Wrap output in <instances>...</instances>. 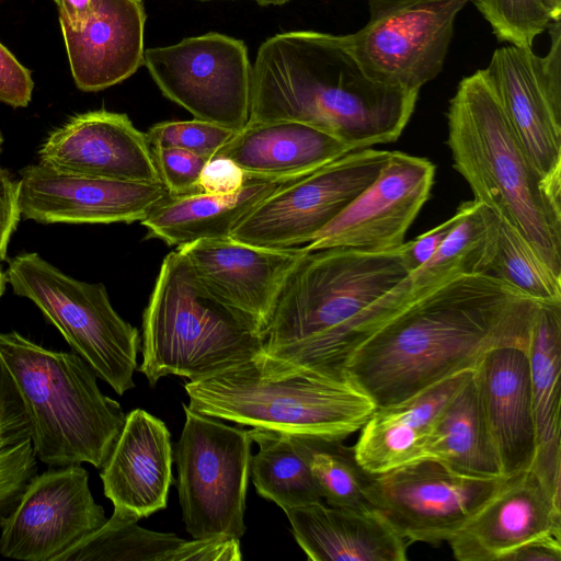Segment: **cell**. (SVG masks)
Wrapping results in <instances>:
<instances>
[{
  "label": "cell",
  "instance_id": "6da1fadb",
  "mask_svg": "<svg viewBox=\"0 0 561 561\" xmlns=\"http://www.w3.org/2000/svg\"><path fill=\"white\" fill-rule=\"evenodd\" d=\"M538 305L494 276H454L385 321L344 375L376 408L400 403L473 370L491 350L527 348Z\"/></svg>",
  "mask_w": 561,
  "mask_h": 561
},
{
  "label": "cell",
  "instance_id": "7a4b0ae2",
  "mask_svg": "<svg viewBox=\"0 0 561 561\" xmlns=\"http://www.w3.org/2000/svg\"><path fill=\"white\" fill-rule=\"evenodd\" d=\"M417 296L400 247L307 251L280 291L263 352L346 378L345 366L358 346Z\"/></svg>",
  "mask_w": 561,
  "mask_h": 561
},
{
  "label": "cell",
  "instance_id": "3957f363",
  "mask_svg": "<svg viewBox=\"0 0 561 561\" xmlns=\"http://www.w3.org/2000/svg\"><path fill=\"white\" fill-rule=\"evenodd\" d=\"M419 93L373 81L333 34L293 31L257 49L249 121L305 123L356 151L398 140Z\"/></svg>",
  "mask_w": 561,
  "mask_h": 561
},
{
  "label": "cell",
  "instance_id": "277c9868",
  "mask_svg": "<svg viewBox=\"0 0 561 561\" xmlns=\"http://www.w3.org/2000/svg\"><path fill=\"white\" fill-rule=\"evenodd\" d=\"M447 126L453 165L474 199L511 225L561 277V195L527 156L484 69L458 83Z\"/></svg>",
  "mask_w": 561,
  "mask_h": 561
},
{
  "label": "cell",
  "instance_id": "5b68a950",
  "mask_svg": "<svg viewBox=\"0 0 561 561\" xmlns=\"http://www.w3.org/2000/svg\"><path fill=\"white\" fill-rule=\"evenodd\" d=\"M0 376L20 404L36 459L54 468L88 462L102 469L126 415L80 355L15 331L0 333Z\"/></svg>",
  "mask_w": 561,
  "mask_h": 561
},
{
  "label": "cell",
  "instance_id": "8992f818",
  "mask_svg": "<svg viewBox=\"0 0 561 561\" xmlns=\"http://www.w3.org/2000/svg\"><path fill=\"white\" fill-rule=\"evenodd\" d=\"M188 408L241 425L344 439L359 431L374 402L347 378H334L263 351L185 382Z\"/></svg>",
  "mask_w": 561,
  "mask_h": 561
},
{
  "label": "cell",
  "instance_id": "52a82bcc",
  "mask_svg": "<svg viewBox=\"0 0 561 561\" xmlns=\"http://www.w3.org/2000/svg\"><path fill=\"white\" fill-rule=\"evenodd\" d=\"M264 333L213 295L178 249L162 261L142 316V360L150 386L169 375L204 378L263 351Z\"/></svg>",
  "mask_w": 561,
  "mask_h": 561
},
{
  "label": "cell",
  "instance_id": "ba28073f",
  "mask_svg": "<svg viewBox=\"0 0 561 561\" xmlns=\"http://www.w3.org/2000/svg\"><path fill=\"white\" fill-rule=\"evenodd\" d=\"M8 263L13 293L32 300L99 378L119 396L135 387L139 332L115 311L103 284L75 279L34 252Z\"/></svg>",
  "mask_w": 561,
  "mask_h": 561
},
{
  "label": "cell",
  "instance_id": "9c48e42d",
  "mask_svg": "<svg viewBox=\"0 0 561 561\" xmlns=\"http://www.w3.org/2000/svg\"><path fill=\"white\" fill-rule=\"evenodd\" d=\"M182 407L185 422L173 459L185 529L194 539L240 540L252 457L249 431Z\"/></svg>",
  "mask_w": 561,
  "mask_h": 561
},
{
  "label": "cell",
  "instance_id": "30bf717a",
  "mask_svg": "<svg viewBox=\"0 0 561 561\" xmlns=\"http://www.w3.org/2000/svg\"><path fill=\"white\" fill-rule=\"evenodd\" d=\"M470 0H369L368 21L335 35L373 81L420 92L444 67L455 21Z\"/></svg>",
  "mask_w": 561,
  "mask_h": 561
},
{
  "label": "cell",
  "instance_id": "8fae6325",
  "mask_svg": "<svg viewBox=\"0 0 561 561\" xmlns=\"http://www.w3.org/2000/svg\"><path fill=\"white\" fill-rule=\"evenodd\" d=\"M389 150L348 152L300 179L282 183L232 230L230 238L256 247H304L379 175Z\"/></svg>",
  "mask_w": 561,
  "mask_h": 561
},
{
  "label": "cell",
  "instance_id": "7c38bea8",
  "mask_svg": "<svg viewBox=\"0 0 561 561\" xmlns=\"http://www.w3.org/2000/svg\"><path fill=\"white\" fill-rule=\"evenodd\" d=\"M144 65L165 98L194 118L234 131L250 117L252 65L245 44L207 33L145 49Z\"/></svg>",
  "mask_w": 561,
  "mask_h": 561
},
{
  "label": "cell",
  "instance_id": "4fadbf2b",
  "mask_svg": "<svg viewBox=\"0 0 561 561\" xmlns=\"http://www.w3.org/2000/svg\"><path fill=\"white\" fill-rule=\"evenodd\" d=\"M502 477H473L423 459L373 474L367 496L408 542L449 541L500 490Z\"/></svg>",
  "mask_w": 561,
  "mask_h": 561
},
{
  "label": "cell",
  "instance_id": "5bb4252c",
  "mask_svg": "<svg viewBox=\"0 0 561 561\" xmlns=\"http://www.w3.org/2000/svg\"><path fill=\"white\" fill-rule=\"evenodd\" d=\"M548 28L545 56L506 44L494 50L484 71L527 156L561 195V20Z\"/></svg>",
  "mask_w": 561,
  "mask_h": 561
},
{
  "label": "cell",
  "instance_id": "9a60e30c",
  "mask_svg": "<svg viewBox=\"0 0 561 561\" xmlns=\"http://www.w3.org/2000/svg\"><path fill=\"white\" fill-rule=\"evenodd\" d=\"M81 465L36 474L1 527L0 554L23 561H54L106 522Z\"/></svg>",
  "mask_w": 561,
  "mask_h": 561
},
{
  "label": "cell",
  "instance_id": "2e32d148",
  "mask_svg": "<svg viewBox=\"0 0 561 561\" xmlns=\"http://www.w3.org/2000/svg\"><path fill=\"white\" fill-rule=\"evenodd\" d=\"M434 176L428 159L390 151L378 178L304 248L379 252L400 247L430 197Z\"/></svg>",
  "mask_w": 561,
  "mask_h": 561
},
{
  "label": "cell",
  "instance_id": "e0dca14e",
  "mask_svg": "<svg viewBox=\"0 0 561 561\" xmlns=\"http://www.w3.org/2000/svg\"><path fill=\"white\" fill-rule=\"evenodd\" d=\"M16 181L21 216L41 224L141 221L168 194L161 182L91 176L41 162L22 169Z\"/></svg>",
  "mask_w": 561,
  "mask_h": 561
},
{
  "label": "cell",
  "instance_id": "ac0fdd59",
  "mask_svg": "<svg viewBox=\"0 0 561 561\" xmlns=\"http://www.w3.org/2000/svg\"><path fill=\"white\" fill-rule=\"evenodd\" d=\"M199 282L218 299L265 333L280 291L304 247H256L232 238L199 240L178 247Z\"/></svg>",
  "mask_w": 561,
  "mask_h": 561
},
{
  "label": "cell",
  "instance_id": "d6986e66",
  "mask_svg": "<svg viewBox=\"0 0 561 561\" xmlns=\"http://www.w3.org/2000/svg\"><path fill=\"white\" fill-rule=\"evenodd\" d=\"M37 153L38 162L67 172L161 182L146 134L123 113L98 110L75 115L48 134Z\"/></svg>",
  "mask_w": 561,
  "mask_h": 561
},
{
  "label": "cell",
  "instance_id": "ffe728a7",
  "mask_svg": "<svg viewBox=\"0 0 561 561\" xmlns=\"http://www.w3.org/2000/svg\"><path fill=\"white\" fill-rule=\"evenodd\" d=\"M561 535V504L531 468L500 490L448 541L460 561H503L523 543Z\"/></svg>",
  "mask_w": 561,
  "mask_h": 561
},
{
  "label": "cell",
  "instance_id": "44dd1931",
  "mask_svg": "<svg viewBox=\"0 0 561 561\" xmlns=\"http://www.w3.org/2000/svg\"><path fill=\"white\" fill-rule=\"evenodd\" d=\"M472 378L502 476L531 469L537 435L527 348L489 351Z\"/></svg>",
  "mask_w": 561,
  "mask_h": 561
},
{
  "label": "cell",
  "instance_id": "7402d4cb",
  "mask_svg": "<svg viewBox=\"0 0 561 561\" xmlns=\"http://www.w3.org/2000/svg\"><path fill=\"white\" fill-rule=\"evenodd\" d=\"M173 461L164 422L142 409L131 410L100 473L113 512L139 522L165 508Z\"/></svg>",
  "mask_w": 561,
  "mask_h": 561
},
{
  "label": "cell",
  "instance_id": "603a6c76",
  "mask_svg": "<svg viewBox=\"0 0 561 561\" xmlns=\"http://www.w3.org/2000/svg\"><path fill=\"white\" fill-rule=\"evenodd\" d=\"M145 22L141 0H92L79 28L61 27L77 87L101 91L133 76L144 65Z\"/></svg>",
  "mask_w": 561,
  "mask_h": 561
},
{
  "label": "cell",
  "instance_id": "cb8c5ba5",
  "mask_svg": "<svg viewBox=\"0 0 561 561\" xmlns=\"http://www.w3.org/2000/svg\"><path fill=\"white\" fill-rule=\"evenodd\" d=\"M352 151L344 142L313 126L275 119L249 121L214 157L232 160L249 179L285 183Z\"/></svg>",
  "mask_w": 561,
  "mask_h": 561
},
{
  "label": "cell",
  "instance_id": "d4e9b609",
  "mask_svg": "<svg viewBox=\"0 0 561 561\" xmlns=\"http://www.w3.org/2000/svg\"><path fill=\"white\" fill-rule=\"evenodd\" d=\"M296 542L312 561H405L408 541L377 511L323 502L283 510Z\"/></svg>",
  "mask_w": 561,
  "mask_h": 561
},
{
  "label": "cell",
  "instance_id": "484cf974",
  "mask_svg": "<svg viewBox=\"0 0 561 561\" xmlns=\"http://www.w3.org/2000/svg\"><path fill=\"white\" fill-rule=\"evenodd\" d=\"M471 374L460 373L405 401L376 408L353 446L362 468L379 474L422 460L435 417Z\"/></svg>",
  "mask_w": 561,
  "mask_h": 561
},
{
  "label": "cell",
  "instance_id": "4316f807",
  "mask_svg": "<svg viewBox=\"0 0 561 561\" xmlns=\"http://www.w3.org/2000/svg\"><path fill=\"white\" fill-rule=\"evenodd\" d=\"M537 455L533 469L561 500V301L539 302L527 347Z\"/></svg>",
  "mask_w": 561,
  "mask_h": 561
},
{
  "label": "cell",
  "instance_id": "83f0119b",
  "mask_svg": "<svg viewBox=\"0 0 561 561\" xmlns=\"http://www.w3.org/2000/svg\"><path fill=\"white\" fill-rule=\"evenodd\" d=\"M240 540L217 537L185 540L142 528L113 512L106 522L54 561H240Z\"/></svg>",
  "mask_w": 561,
  "mask_h": 561
},
{
  "label": "cell",
  "instance_id": "f1b7e54d",
  "mask_svg": "<svg viewBox=\"0 0 561 561\" xmlns=\"http://www.w3.org/2000/svg\"><path fill=\"white\" fill-rule=\"evenodd\" d=\"M280 184L248 178L241 190L229 195L167 194L140 224L148 231L147 238L168 245L230 238L237 225Z\"/></svg>",
  "mask_w": 561,
  "mask_h": 561
},
{
  "label": "cell",
  "instance_id": "f546056e",
  "mask_svg": "<svg viewBox=\"0 0 561 561\" xmlns=\"http://www.w3.org/2000/svg\"><path fill=\"white\" fill-rule=\"evenodd\" d=\"M423 459L473 477H502L482 414L472 374L434 420Z\"/></svg>",
  "mask_w": 561,
  "mask_h": 561
},
{
  "label": "cell",
  "instance_id": "4dcf8cb0",
  "mask_svg": "<svg viewBox=\"0 0 561 561\" xmlns=\"http://www.w3.org/2000/svg\"><path fill=\"white\" fill-rule=\"evenodd\" d=\"M460 219L438 250L410 274L412 288L424 294L457 275L488 274L495 253L500 218L472 199L459 205Z\"/></svg>",
  "mask_w": 561,
  "mask_h": 561
},
{
  "label": "cell",
  "instance_id": "1f68e13d",
  "mask_svg": "<svg viewBox=\"0 0 561 561\" xmlns=\"http://www.w3.org/2000/svg\"><path fill=\"white\" fill-rule=\"evenodd\" d=\"M249 434L259 446L251 457L250 477L260 496L282 510L323 502L290 434L260 427Z\"/></svg>",
  "mask_w": 561,
  "mask_h": 561
},
{
  "label": "cell",
  "instance_id": "d6a6232c",
  "mask_svg": "<svg viewBox=\"0 0 561 561\" xmlns=\"http://www.w3.org/2000/svg\"><path fill=\"white\" fill-rule=\"evenodd\" d=\"M290 436L328 505L362 512L376 511L367 496L373 474L358 463L353 447L336 438Z\"/></svg>",
  "mask_w": 561,
  "mask_h": 561
},
{
  "label": "cell",
  "instance_id": "836d02e7",
  "mask_svg": "<svg viewBox=\"0 0 561 561\" xmlns=\"http://www.w3.org/2000/svg\"><path fill=\"white\" fill-rule=\"evenodd\" d=\"M488 275L539 302L561 301V277H558L538 257L528 242L502 219Z\"/></svg>",
  "mask_w": 561,
  "mask_h": 561
},
{
  "label": "cell",
  "instance_id": "e575fe53",
  "mask_svg": "<svg viewBox=\"0 0 561 561\" xmlns=\"http://www.w3.org/2000/svg\"><path fill=\"white\" fill-rule=\"evenodd\" d=\"M499 42L533 48L534 39L554 22L545 0H470Z\"/></svg>",
  "mask_w": 561,
  "mask_h": 561
},
{
  "label": "cell",
  "instance_id": "d590c367",
  "mask_svg": "<svg viewBox=\"0 0 561 561\" xmlns=\"http://www.w3.org/2000/svg\"><path fill=\"white\" fill-rule=\"evenodd\" d=\"M236 133L218 124L194 118L154 124L146 136L151 148H179L211 159Z\"/></svg>",
  "mask_w": 561,
  "mask_h": 561
},
{
  "label": "cell",
  "instance_id": "8d00e7d4",
  "mask_svg": "<svg viewBox=\"0 0 561 561\" xmlns=\"http://www.w3.org/2000/svg\"><path fill=\"white\" fill-rule=\"evenodd\" d=\"M36 474L37 462L30 437L0 449V528Z\"/></svg>",
  "mask_w": 561,
  "mask_h": 561
},
{
  "label": "cell",
  "instance_id": "74e56055",
  "mask_svg": "<svg viewBox=\"0 0 561 561\" xmlns=\"http://www.w3.org/2000/svg\"><path fill=\"white\" fill-rule=\"evenodd\" d=\"M152 153L160 180L169 195L199 192V175L209 159L172 147H152Z\"/></svg>",
  "mask_w": 561,
  "mask_h": 561
},
{
  "label": "cell",
  "instance_id": "f35d334b",
  "mask_svg": "<svg viewBox=\"0 0 561 561\" xmlns=\"http://www.w3.org/2000/svg\"><path fill=\"white\" fill-rule=\"evenodd\" d=\"M34 82L31 72L0 43V102L12 107L28 105Z\"/></svg>",
  "mask_w": 561,
  "mask_h": 561
},
{
  "label": "cell",
  "instance_id": "ab89813d",
  "mask_svg": "<svg viewBox=\"0 0 561 561\" xmlns=\"http://www.w3.org/2000/svg\"><path fill=\"white\" fill-rule=\"evenodd\" d=\"M248 180L244 171L226 157H214L204 165L198 191L214 195H229L243 187Z\"/></svg>",
  "mask_w": 561,
  "mask_h": 561
},
{
  "label": "cell",
  "instance_id": "60d3db41",
  "mask_svg": "<svg viewBox=\"0 0 561 561\" xmlns=\"http://www.w3.org/2000/svg\"><path fill=\"white\" fill-rule=\"evenodd\" d=\"M460 216L461 211L458 207L449 219L400 245L403 262L410 274L431 260L445 238L457 225Z\"/></svg>",
  "mask_w": 561,
  "mask_h": 561
},
{
  "label": "cell",
  "instance_id": "b9f144b4",
  "mask_svg": "<svg viewBox=\"0 0 561 561\" xmlns=\"http://www.w3.org/2000/svg\"><path fill=\"white\" fill-rule=\"evenodd\" d=\"M21 218L18 181L0 168V261L4 260L12 233Z\"/></svg>",
  "mask_w": 561,
  "mask_h": 561
},
{
  "label": "cell",
  "instance_id": "7bdbcfd3",
  "mask_svg": "<svg viewBox=\"0 0 561 561\" xmlns=\"http://www.w3.org/2000/svg\"><path fill=\"white\" fill-rule=\"evenodd\" d=\"M561 535H548L523 543L503 561H560Z\"/></svg>",
  "mask_w": 561,
  "mask_h": 561
},
{
  "label": "cell",
  "instance_id": "ee69618b",
  "mask_svg": "<svg viewBox=\"0 0 561 561\" xmlns=\"http://www.w3.org/2000/svg\"><path fill=\"white\" fill-rule=\"evenodd\" d=\"M59 11L60 27L77 30L88 19L92 0H55Z\"/></svg>",
  "mask_w": 561,
  "mask_h": 561
},
{
  "label": "cell",
  "instance_id": "f6af8a7d",
  "mask_svg": "<svg viewBox=\"0 0 561 561\" xmlns=\"http://www.w3.org/2000/svg\"><path fill=\"white\" fill-rule=\"evenodd\" d=\"M548 8L550 9L553 20H561V0H545Z\"/></svg>",
  "mask_w": 561,
  "mask_h": 561
},
{
  "label": "cell",
  "instance_id": "bcb514c9",
  "mask_svg": "<svg viewBox=\"0 0 561 561\" xmlns=\"http://www.w3.org/2000/svg\"><path fill=\"white\" fill-rule=\"evenodd\" d=\"M199 1H211V0H199ZM260 5H282L290 0H252Z\"/></svg>",
  "mask_w": 561,
  "mask_h": 561
},
{
  "label": "cell",
  "instance_id": "7dc6e473",
  "mask_svg": "<svg viewBox=\"0 0 561 561\" xmlns=\"http://www.w3.org/2000/svg\"><path fill=\"white\" fill-rule=\"evenodd\" d=\"M5 283H7V275L2 271L1 265H0V298L3 295L4 288H5Z\"/></svg>",
  "mask_w": 561,
  "mask_h": 561
},
{
  "label": "cell",
  "instance_id": "c3c4849f",
  "mask_svg": "<svg viewBox=\"0 0 561 561\" xmlns=\"http://www.w3.org/2000/svg\"><path fill=\"white\" fill-rule=\"evenodd\" d=\"M1 144H2V136L0 134V148H1Z\"/></svg>",
  "mask_w": 561,
  "mask_h": 561
}]
</instances>
